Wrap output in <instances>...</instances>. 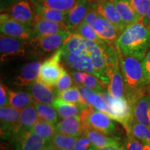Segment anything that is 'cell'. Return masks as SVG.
<instances>
[{"label": "cell", "instance_id": "obj_1", "mask_svg": "<svg viewBox=\"0 0 150 150\" xmlns=\"http://www.w3.org/2000/svg\"><path fill=\"white\" fill-rule=\"evenodd\" d=\"M115 46L123 55L142 61L150 49V30L141 21L128 25L119 35Z\"/></svg>", "mask_w": 150, "mask_h": 150}, {"label": "cell", "instance_id": "obj_2", "mask_svg": "<svg viewBox=\"0 0 150 150\" xmlns=\"http://www.w3.org/2000/svg\"><path fill=\"white\" fill-rule=\"evenodd\" d=\"M118 54L126 99L131 105L138 97L146 94L149 83L145 76L142 61L133 56L123 55L119 51Z\"/></svg>", "mask_w": 150, "mask_h": 150}, {"label": "cell", "instance_id": "obj_3", "mask_svg": "<svg viewBox=\"0 0 150 150\" xmlns=\"http://www.w3.org/2000/svg\"><path fill=\"white\" fill-rule=\"evenodd\" d=\"M79 115L84 130L93 129L110 135L113 134L117 129L115 123L107 114L95 109L91 106L82 110Z\"/></svg>", "mask_w": 150, "mask_h": 150}, {"label": "cell", "instance_id": "obj_4", "mask_svg": "<svg viewBox=\"0 0 150 150\" xmlns=\"http://www.w3.org/2000/svg\"><path fill=\"white\" fill-rule=\"evenodd\" d=\"M99 94L107 104L106 114L113 120L121 123L125 128L133 118L132 109L128 100L126 98L113 97L108 92L102 91Z\"/></svg>", "mask_w": 150, "mask_h": 150}, {"label": "cell", "instance_id": "obj_5", "mask_svg": "<svg viewBox=\"0 0 150 150\" xmlns=\"http://www.w3.org/2000/svg\"><path fill=\"white\" fill-rule=\"evenodd\" d=\"M62 50L59 49L51 57L41 64L40 74L38 79L50 87L54 88L61 75L65 71L61 63Z\"/></svg>", "mask_w": 150, "mask_h": 150}, {"label": "cell", "instance_id": "obj_6", "mask_svg": "<svg viewBox=\"0 0 150 150\" xmlns=\"http://www.w3.org/2000/svg\"><path fill=\"white\" fill-rule=\"evenodd\" d=\"M0 31L1 35L24 40H31L34 38L32 27L14 20L8 13H1L0 16Z\"/></svg>", "mask_w": 150, "mask_h": 150}, {"label": "cell", "instance_id": "obj_7", "mask_svg": "<svg viewBox=\"0 0 150 150\" xmlns=\"http://www.w3.org/2000/svg\"><path fill=\"white\" fill-rule=\"evenodd\" d=\"M13 137L14 150H41L51 142L31 131L18 132Z\"/></svg>", "mask_w": 150, "mask_h": 150}, {"label": "cell", "instance_id": "obj_8", "mask_svg": "<svg viewBox=\"0 0 150 150\" xmlns=\"http://www.w3.org/2000/svg\"><path fill=\"white\" fill-rule=\"evenodd\" d=\"M61 63L72 71H79L95 76L93 61L91 56L86 54L71 53L62 50Z\"/></svg>", "mask_w": 150, "mask_h": 150}, {"label": "cell", "instance_id": "obj_9", "mask_svg": "<svg viewBox=\"0 0 150 150\" xmlns=\"http://www.w3.org/2000/svg\"><path fill=\"white\" fill-rule=\"evenodd\" d=\"M20 110L11 106L0 108L1 138H8L18 131L20 126Z\"/></svg>", "mask_w": 150, "mask_h": 150}, {"label": "cell", "instance_id": "obj_10", "mask_svg": "<svg viewBox=\"0 0 150 150\" xmlns=\"http://www.w3.org/2000/svg\"><path fill=\"white\" fill-rule=\"evenodd\" d=\"M71 33L72 31L69 30L63 31L54 34L34 37L31 41L42 52L45 54L55 53L61 48L63 43Z\"/></svg>", "mask_w": 150, "mask_h": 150}, {"label": "cell", "instance_id": "obj_11", "mask_svg": "<svg viewBox=\"0 0 150 150\" xmlns=\"http://www.w3.org/2000/svg\"><path fill=\"white\" fill-rule=\"evenodd\" d=\"M27 40L17 38L1 35L0 36V53L1 61L4 62L8 58L24 56L26 52Z\"/></svg>", "mask_w": 150, "mask_h": 150}, {"label": "cell", "instance_id": "obj_12", "mask_svg": "<svg viewBox=\"0 0 150 150\" xmlns=\"http://www.w3.org/2000/svg\"><path fill=\"white\" fill-rule=\"evenodd\" d=\"M92 4L99 14L111 22L117 29L120 34H121L127 26L124 23L120 15L111 0H104L99 2H93L92 1Z\"/></svg>", "mask_w": 150, "mask_h": 150}, {"label": "cell", "instance_id": "obj_13", "mask_svg": "<svg viewBox=\"0 0 150 150\" xmlns=\"http://www.w3.org/2000/svg\"><path fill=\"white\" fill-rule=\"evenodd\" d=\"M11 18L21 23L33 27L36 14L27 0H20L15 4L7 12Z\"/></svg>", "mask_w": 150, "mask_h": 150}, {"label": "cell", "instance_id": "obj_14", "mask_svg": "<svg viewBox=\"0 0 150 150\" xmlns=\"http://www.w3.org/2000/svg\"><path fill=\"white\" fill-rule=\"evenodd\" d=\"M28 92L37 103L52 104L56 99L57 94L54 93L53 88L50 87L41 81L36 79L30 84Z\"/></svg>", "mask_w": 150, "mask_h": 150}, {"label": "cell", "instance_id": "obj_15", "mask_svg": "<svg viewBox=\"0 0 150 150\" xmlns=\"http://www.w3.org/2000/svg\"><path fill=\"white\" fill-rule=\"evenodd\" d=\"M135 120L150 128V95L144 94L131 104Z\"/></svg>", "mask_w": 150, "mask_h": 150}, {"label": "cell", "instance_id": "obj_16", "mask_svg": "<svg viewBox=\"0 0 150 150\" xmlns=\"http://www.w3.org/2000/svg\"><path fill=\"white\" fill-rule=\"evenodd\" d=\"M34 37H41L67 31L69 28L65 23L56 22L37 16L32 27Z\"/></svg>", "mask_w": 150, "mask_h": 150}, {"label": "cell", "instance_id": "obj_17", "mask_svg": "<svg viewBox=\"0 0 150 150\" xmlns=\"http://www.w3.org/2000/svg\"><path fill=\"white\" fill-rule=\"evenodd\" d=\"M41 64L39 61H32L24 64L15 79L14 83L20 87L29 86L38 78Z\"/></svg>", "mask_w": 150, "mask_h": 150}, {"label": "cell", "instance_id": "obj_18", "mask_svg": "<svg viewBox=\"0 0 150 150\" xmlns=\"http://www.w3.org/2000/svg\"><path fill=\"white\" fill-rule=\"evenodd\" d=\"M91 0H78L74 6L67 12L66 25L70 31H73L83 21L90 7Z\"/></svg>", "mask_w": 150, "mask_h": 150}, {"label": "cell", "instance_id": "obj_19", "mask_svg": "<svg viewBox=\"0 0 150 150\" xmlns=\"http://www.w3.org/2000/svg\"><path fill=\"white\" fill-rule=\"evenodd\" d=\"M93 27L99 37L108 45H115L116 40L120 35L115 26L102 16L95 21Z\"/></svg>", "mask_w": 150, "mask_h": 150}, {"label": "cell", "instance_id": "obj_20", "mask_svg": "<svg viewBox=\"0 0 150 150\" xmlns=\"http://www.w3.org/2000/svg\"><path fill=\"white\" fill-rule=\"evenodd\" d=\"M56 133L67 136H81L83 134L84 129L79 115L65 118L56 123Z\"/></svg>", "mask_w": 150, "mask_h": 150}, {"label": "cell", "instance_id": "obj_21", "mask_svg": "<svg viewBox=\"0 0 150 150\" xmlns=\"http://www.w3.org/2000/svg\"><path fill=\"white\" fill-rule=\"evenodd\" d=\"M108 92L117 98H126L125 87L120 61L114 65L110 73V82L108 86Z\"/></svg>", "mask_w": 150, "mask_h": 150}, {"label": "cell", "instance_id": "obj_22", "mask_svg": "<svg viewBox=\"0 0 150 150\" xmlns=\"http://www.w3.org/2000/svg\"><path fill=\"white\" fill-rule=\"evenodd\" d=\"M52 106L61 119L80 115L82 110L88 107L84 104H75L66 102L59 97H56L54 102L52 103Z\"/></svg>", "mask_w": 150, "mask_h": 150}, {"label": "cell", "instance_id": "obj_23", "mask_svg": "<svg viewBox=\"0 0 150 150\" xmlns=\"http://www.w3.org/2000/svg\"><path fill=\"white\" fill-rule=\"evenodd\" d=\"M120 15L124 23L128 25L141 21L136 11L127 0H111Z\"/></svg>", "mask_w": 150, "mask_h": 150}, {"label": "cell", "instance_id": "obj_24", "mask_svg": "<svg viewBox=\"0 0 150 150\" xmlns=\"http://www.w3.org/2000/svg\"><path fill=\"white\" fill-rule=\"evenodd\" d=\"M38 120L39 117L34 105H31L20 110V126L18 132L31 131Z\"/></svg>", "mask_w": 150, "mask_h": 150}, {"label": "cell", "instance_id": "obj_25", "mask_svg": "<svg viewBox=\"0 0 150 150\" xmlns=\"http://www.w3.org/2000/svg\"><path fill=\"white\" fill-rule=\"evenodd\" d=\"M32 4L33 5V10L37 16L56 22H62L65 24L66 22L67 12L49 8L38 4Z\"/></svg>", "mask_w": 150, "mask_h": 150}, {"label": "cell", "instance_id": "obj_26", "mask_svg": "<svg viewBox=\"0 0 150 150\" xmlns=\"http://www.w3.org/2000/svg\"><path fill=\"white\" fill-rule=\"evenodd\" d=\"M127 135L132 136L141 140L144 144L150 145V128L135 120L133 117L125 127Z\"/></svg>", "mask_w": 150, "mask_h": 150}, {"label": "cell", "instance_id": "obj_27", "mask_svg": "<svg viewBox=\"0 0 150 150\" xmlns=\"http://www.w3.org/2000/svg\"><path fill=\"white\" fill-rule=\"evenodd\" d=\"M35 101L28 92H9L8 105L16 109L22 110L27 106L34 105Z\"/></svg>", "mask_w": 150, "mask_h": 150}, {"label": "cell", "instance_id": "obj_28", "mask_svg": "<svg viewBox=\"0 0 150 150\" xmlns=\"http://www.w3.org/2000/svg\"><path fill=\"white\" fill-rule=\"evenodd\" d=\"M83 134L88 137L93 147L97 148L104 147L120 142L115 138H112L107 136V134H103L102 132L93 130V129H85Z\"/></svg>", "mask_w": 150, "mask_h": 150}, {"label": "cell", "instance_id": "obj_29", "mask_svg": "<svg viewBox=\"0 0 150 150\" xmlns=\"http://www.w3.org/2000/svg\"><path fill=\"white\" fill-rule=\"evenodd\" d=\"M84 38L75 33H71L61 47V50L65 52L76 54H86Z\"/></svg>", "mask_w": 150, "mask_h": 150}, {"label": "cell", "instance_id": "obj_30", "mask_svg": "<svg viewBox=\"0 0 150 150\" xmlns=\"http://www.w3.org/2000/svg\"><path fill=\"white\" fill-rule=\"evenodd\" d=\"M40 120L55 125L58 122V113L53 106L48 104L35 102L34 104Z\"/></svg>", "mask_w": 150, "mask_h": 150}, {"label": "cell", "instance_id": "obj_31", "mask_svg": "<svg viewBox=\"0 0 150 150\" xmlns=\"http://www.w3.org/2000/svg\"><path fill=\"white\" fill-rule=\"evenodd\" d=\"M79 136H67L56 133L51 140L52 145L56 150H74Z\"/></svg>", "mask_w": 150, "mask_h": 150}, {"label": "cell", "instance_id": "obj_32", "mask_svg": "<svg viewBox=\"0 0 150 150\" xmlns=\"http://www.w3.org/2000/svg\"><path fill=\"white\" fill-rule=\"evenodd\" d=\"M31 1L32 3L38 4L49 8L68 12L74 6L78 0H37V1L31 0Z\"/></svg>", "mask_w": 150, "mask_h": 150}, {"label": "cell", "instance_id": "obj_33", "mask_svg": "<svg viewBox=\"0 0 150 150\" xmlns=\"http://www.w3.org/2000/svg\"><path fill=\"white\" fill-rule=\"evenodd\" d=\"M31 131L40 135L48 141H51L56 134V127L54 125L40 119L35 124Z\"/></svg>", "mask_w": 150, "mask_h": 150}, {"label": "cell", "instance_id": "obj_34", "mask_svg": "<svg viewBox=\"0 0 150 150\" xmlns=\"http://www.w3.org/2000/svg\"><path fill=\"white\" fill-rule=\"evenodd\" d=\"M72 33H75L76 34L81 35L84 38L88 40H93L99 44H107L102 40L94 29L93 26L90 25L88 24H86L85 22H82L73 31Z\"/></svg>", "mask_w": 150, "mask_h": 150}, {"label": "cell", "instance_id": "obj_35", "mask_svg": "<svg viewBox=\"0 0 150 150\" xmlns=\"http://www.w3.org/2000/svg\"><path fill=\"white\" fill-rule=\"evenodd\" d=\"M57 96L66 102L75 104H84L78 86L71 87L66 91H62L58 94Z\"/></svg>", "mask_w": 150, "mask_h": 150}, {"label": "cell", "instance_id": "obj_36", "mask_svg": "<svg viewBox=\"0 0 150 150\" xmlns=\"http://www.w3.org/2000/svg\"><path fill=\"white\" fill-rule=\"evenodd\" d=\"M83 85L93 90L95 93H97L104 91V89L106 87L102 81L97 78L96 76L86 72H84L83 76Z\"/></svg>", "mask_w": 150, "mask_h": 150}, {"label": "cell", "instance_id": "obj_37", "mask_svg": "<svg viewBox=\"0 0 150 150\" xmlns=\"http://www.w3.org/2000/svg\"><path fill=\"white\" fill-rule=\"evenodd\" d=\"M73 85V79L71 74H69V73L65 70L63 74L60 77L59 81L56 83L55 86L56 88V93L59 94L62 91H66L71 88Z\"/></svg>", "mask_w": 150, "mask_h": 150}, {"label": "cell", "instance_id": "obj_38", "mask_svg": "<svg viewBox=\"0 0 150 150\" xmlns=\"http://www.w3.org/2000/svg\"><path fill=\"white\" fill-rule=\"evenodd\" d=\"M89 104L95 109L105 112V113L107 112V104H106L104 99L101 97V95L99 93L94 92L93 93L91 94V95L89 97Z\"/></svg>", "mask_w": 150, "mask_h": 150}, {"label": "cell", "instance_id": "obj_39", "mask_svg": "<svg viewBox=\"0 0 150 150\" xmlns=\"http://www.w3.org/2000/svg\"><path fill=\"white\" fill-rule=\"evenodd\" d=\"M136 11L140 20L143 18L150 6V0H127Z\"/></svg>", "mask_w": 150, "mask_h": 150}, {"label": "cell", "instance_id": "obj_40", "mask_svg": "<svg viewBox=\"0 0 150 150\" xmlns=\"http://www.w3.org/2000/svg\"><path fill=\"white\" fill-rule=\"evenodd\" d=\"M124 145H125V150H142L144 143L138 138L127 135V139Z\"/></svg>", "mask_w": 150, "mask_h": 150}, {"label": "cell", "instance_id": "obj_41", "mask_svg": "<svg viewBox=\"0 0 150 150\" xmlns=\"http://www.w3.org/2000/svg\"><path fill=\"white\" fill-rule=\"evenodd\" d=\"M101 16L99 14V13L94 8L93 6V4H92V1H91V4H90V7L87 13H86L85 18L83 19V22L86 24H88L90 25L93 26L96 20L98 19Z\"/></svg>", "mask_w": 150, "mask_h": 150}, {"label": "cell", "instance_id": "obj_42", "mask_svg": "<svg viewBox=\"0 0 150 150\" xmlns=\"http://www.w3.org/2000/svg\"><path fill=\"white\" fill-rule=\"evenodd\" d=\"M92 146L93 145L88 137L83 134L79 137L77 141L75 144L74 150H89Z\"/></svg>", "mask_w": 150, "mask_h": 150}, {"label": "cell", "instance_id": "obj_43", "mask_svg": "<svg viewBox=\"0 0 150 150\" xmlns=\"http://www.w3.org/2000/svg\"><path fill=\"white\" fill-rule=\"evenodd\" d=\"M9 91L8 87H6L4 84L1 83L0 86V106H9Z\"/></svg>", "mask_w": 150, "mask_h": 150}, {"label": "cell", "instance_id": "obj_44", "mask_svg": "<svg viewBox=\"0 0 150 150\" xmlns=\"http://www.w3.org/2000/svg\"><path fill=\"white\" fill-rule=\"evenodd\" d=\"M78 87L79 89L81 95L82 97V101H83V104L86 105V106H91L89 104V97L91 95V94L93 93L95 91L84 85L79 86H78Z\"/></svg>", "mask_w": 150, "mask_h": 150}, {"label": "cell", "instance_id": "obj_45", "mask_svg": "<svg viewBox=\"0 0 150 150\" xmlns=\"http://www.w3.org/2000/svg\"><path fill=\"white\" fill-rule=\"evenodd\" d=\"M142 66L145 76L149 83V86H150V49L142 60Z\"/></svg>", "mask_w": 150, "mask_h": 150}, {"label": "cell", "instance_id": "obj_46", "mask_svg": "<svg viewBox=\"0 0 150 150\" xmlns=\"http://www.w3.org/2000/svg\"><path fill=\"white\" fill-rule=\"evenodd\" d=\"M72 76L73 81L76 84V86H79L83 85V72H79V71H72L70 73Z\"/></svg>", "mask_w": 150, "mask_h": 150}, {"label": "cell", "instance_id": "obj_47", "mask_svg": "<svg viewBox=\"0 0 150 150\" xmlns=\"http://www.w3.org/2000/svg\"><path fill=\"white\" fill-rule=\"evenodd\" d=\"M89 150H125V145H122L120 142H118L117 143L112 144V145L101 148H97L92 146Z\"/></svg>", "mask_w": 150, "mask_h": 150}, {"label": "cell", "instance_id": "obj_48", "mask_svg": "<svg viewBox=\"0 0 150 150\" xmlns=\"http://www.w3.org/2000/svg\"><path fill=\"white\" fill-rule=\"evenodd\" d=\"M19 1H20V0H0L1 12L7 13L9 11V9Z\"/></svg>", "mask_w": 150, "mask_h": 150}, {"label": "cell", "instance_id": "obj_49", "mask_svg": "<svg viewBox=\"0 0 150 150\" xmlns=\"http://www.w3.org/2000/svg\"><path fill=\"white\" fill-rule=\"evenodd\" d=\"M141 22L145 27H147L148 29L150 30V6L145 16L141 20Z\"/></svg>", "mask_w": 150, "mask_h": 150}, {"label": "cell", "instance_id": "obj_50", "mask_svg": "<svg viewBox=\"0 0 150 150\" xmlns=\"http://www.w3.org/2000/svg\"><path fill=\"white\" fill-rule=\"evenodd\" d=\"M41 150H56V149L54 147V146L52 145L51 142H50V143H49L46 147H45L42 149Z\"/></svg>", "mask_w": 150, "mask_h": 150}, {"label": "cell", "instance_id": "obj_51", "mask_svg": "<svg viewBox=\"0 0 150 150\" xmlns=\"http://www.w3.org/2000/svg\"><path fill=\"white\" fill-rule=\"evenodd\" d=\"M142 150H150V145L147 144H144V147Z\"/></svg>", "mask_w": 150, "mask_h": 150}, {"label": "cell", "instance_id": "obj_52", "mask_svg": "<svg viewBox=\"0 0 150 150\" xmlns=\"http://www.w3.org/2000/svg\"><path fill=\"white\" fill-rule=\"evenodd\" d=\"M91 1H93V2H99V1H104V0H91Z\"/></svg>", "mask_w": 150, "mask_h": 150}, {"label": "cell", "instance_id": "obj_53", "mask_svg": "<svg viewBox=\"0 0 150 150\" xmlns=\"http://www.w3.org/2000/svg\"><path fill=\"white\" fill-rule=\"evenodd\" d=\"M32 1H37V0H32Z\"/></svg>", "mask_w": 150, "mask_h": 150}]
</instances>
